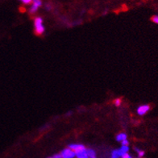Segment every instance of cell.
<instances>
[{
	"label": "cell",
	"instance_id": "8992f818",
	"mask_svg": "<svg viewBox=\"0 0 158 158\" xmlns=\"http://www.w3.org/2000/svg\"><path fill=\"white\" fill-rule=\"evenodd\" d=\"M128 150H129L128 146H122V147L118 150V153H119V156H122L123 155H124V154L127 153Z\"/></svg>",
	"mask_w": 158,
	"mask_h": 158
},
{
	"label": "cell",
	"instance_id": "7c38bea8",
	"mask_svg": "<svg viewBox=\"0 0 158 158\" xmlns=\"http://www.w3.org/2000/svg\"><path fill=\"white\" fill-rule=\"evenodd\" d=\"M152 21L154 23H156L158 24V15H155L152 17Z\"/></svg>",
	"mask_w": 158,
	"mask_h": 158
},
{
	"label": "cell",
	"instance_id": "5bb4252c",
	"mask_svg": "<svg viewBox=\"0 0 158 158\" xmlns=\"http://www.w3.org/2000/svg\"><path fill=\"white\" fill-rule=\"evenodd\" d=\"M48 158H61V156H60V154H56L54 156H50V157Z\"/></svg>",
	"mask_w": 158,
	"mask_h": 158
},
{
	"label": "cell",
	"instance_id": "6da1fadb",
	"mask_svg": "<svg viewBox=\"0 0 158 158\" xmlns=\"http://www.w3.org/2000/svg\"><path fill=\"white\" fill-rule=\"evenodd\" d=\"M35 33L38 35H41L42 33H44V27L43 26V20L40 17L35 19Z\"/></svg>",
	"mask_w": 158,
	"mask_h": 158
},
{
	"label": "cell",
	"instance_id": "5b68a950",
	"mask_svg": "<svg viewBox=\"0 0 158 158\" xmlns=\"http://www.w3.org/2000/svg\"><path fill=\"white\" fill-rule=\"evenodd\" d=\"M40 6H41V2H40V1H39V0H35V1H34L33 2V3H32V6H31V8H30L29 11L31 13L35 12V11L37 10L38 7Z\"/></svg>",
	"mask_w": 158,
	"mask_h": 158
},
{
	"label": "cell",
	"instance_id": "3957f363",
	"mask_svg": "<svg viewBox=\"0 0 158 158\" xmlns=\"http://www.w3.org/2000/svg\"><path fill=\"white\" fill-rule=\"evenodd\" d=\"M150 110V106L148 104H145V105H141L139 106L137 108V114L139 115H144L145 114H147V112H148V110Z\"/></svg>",
	"mask_w": 158,
	"mask_h": 158
},
{
	"label": "cell",
	"instance_id": "ba28073f",
	"mask_svg": "<svg viewBox=\"0 0 158 158\" xmlns=\"http://www.w3.org/2000/svg\"><path fill=\"white\" fill-rule=\"evenodd\" d=\"M116 139L118 140V141L122 142V141H123V140H125V139H127V135H126V134H124V133L118 134V135H117Z\"/></svg>",
	"mask_w": 158,
	"mask_h": 158
},
{
	"label": "cell",
	"instance_id": "52a82bcc",
	"mask_svg": "<svg viewBox=\"0 0 158 158\" xmlns=\"http://www.w3.org/2000/svg\"><path fill=\"white\" fill-rule=\"evenodd\" d=\"M76 156L77 158H89L88 157L87 152H86V150H83V151H81V152H76Z\"/></svg>",
	"mask_w": 158,
	"mask_h": 158
},
{
	"label": "cell",
	"instance_id": "2e32d148",
	"mask_svg": "<svg viewBox=\"0 0 158 158\" xmlns=\"http://www.w3.org/2000/svg\"><path fill=\"white\" fill-rule=\"evenodd\" d=\"M122 144H123V146H127V144H128V141H127V139H125V140L122 141Z\"/></svg>",
	"mask_w": 158,
	"mask_h": 158
},
{
	"label": "cell",
	"instance_id": "8fae6325",
	"mask_svg": "<svg viewBox=\"0 0 158 158\" xmlns=\"http://www.w3.org/2000/svg\"><path fill=\"white\" fill-rule=\"evenodd\" d=\"M135 151H136V152L138 153V156H139V157H143V156H144V152H143V150H140L139 149V148H135Z\"/></svg>",
	"mask_w": 158,
	"mask_h": 158
},
{
	"label": "cell",
	"instance_id": "e0dca14e",
	"mask_svg": "<svg viewBox=\"0 0 158 158\" xmlns=\"http://www.w3.org/2000/svg\"><path fill=\"white\" fill-rule=\"evenodd\" d=\"M22 2H23V3H25V4H29V3L31 2V0H23Z\"/></svg>",
	"mask_w": 158,
	"mask_h": 158
},
{
	"label": "cell",
	"instance_id": "9a60e30c",
	"mask_svg": "<svg viewBox=\"0 0 158 158\" xmlns=\"http://www.w3.org/2000/svg\"><path fill=\"white\" fill-rule=\"evenodd\" d=\"M122 158H132V157H131V156H130L129 154L126 153V154H124V155H123V156H122Z\"/></svg>",
	"mask_w": 158,
	"mask_h": 158
},
{
	"label": "cell",
	"instance_id": "9c48e42d",
	"mask_svg": "<svg viewBox=\"0 0 158 158\" xmlns=\"http://www.w3.org/2000/svg\"><path fill=\"white\" fill-rule=\"evenodd\" d=\"M86 152H87L88 157L89 158H96V154L94 150L87 149L86 150Z\"/></svg>",
	"mask_w": 158,
	"mask_h": 158
},
{
	"label": "cell",
	"instance_id": "7a4b0ae2",
	"mask_svg": "<svg viewBox=\"0 0 158 158\" xmlns=\"http://www.w3.org/2000/svg\"><path fill=\"white\" fill-rule=\"evenodd\" d=\"M60 156H61V158H73L76 156V154L73 150L69 148L63 150L60 153Z\"/></svg>",
	"mask_w": 158,
	"mask_h": 158
},
{
	"label": "cell",
	"instance_id": "30bf717a",
	"mask_svg": "<svg viewBox=\"0 0 158 158\" xmlns=\"http://www.w3.org/2000/svg\"><path fill=\"white\" fill-rule=\"evenodd\" d=\"M119 153H118V150H114L111 152V158H119Z\"/></svg>",
	"mask_w": 158,
	"mask_h": 158
},
{
	"label": "cell",
	"instance_id": "277c9868",
	"mask_svg": "<svg viewBox=\"0 0 158 158\" xmlns=\"http://www.w3.org/2000/svg\"><path fill=\"white\" fill-rule=\"evenodd\" d=\"M69 148L73 150L75 153L76 152H81V151H83V150H85V146L82 145V144H70L69 145Z\"/></svg>",
	"mask_w": 158,
	"mask_h": 158
},
{
	"label": "cell",
	"instance_id": "4fadbf2b",
	"mask_svg": "<svg viewBox=\"0 0 158 158\" xmlns=\"http://www.w3.org/2000/svg\"><path fill=\"white\" fill-rule=\"evenodd\" d=\"M114 104H115V106H120V104H121L120 98H117V99H115V101H114Z\"/></svg>",
	"mask_w": 158,
	"mask_h": 158
}]
</instances>
